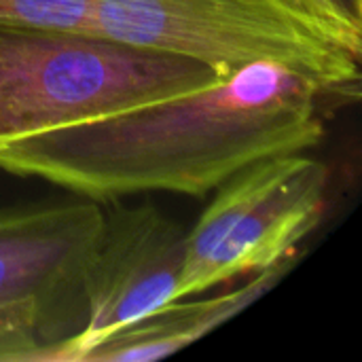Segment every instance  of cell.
Here are the masks:
<instances>
[{
  "label": "cell",
  "instance_id": "7",
  "mask_svg": "<svg viewBox=\"0 0 362 362\" xmlns=\"http://www.w3.org/2000/svg\"><path fill=\"white\" fill-rule=\"evenodd\" d=\"M299 257L301 255L297 252L276 267L255 274L252 280L233 293L193 301H172L148 318L108 335L85 352L81 362H148L172 356L240 316L246 308L267 295L297 265Z\"/></svg>",
  "mask_w": 362,
  "mask_h": 362
},
{
  "label": "cell",
  "instance_id": "1",
  "mask_svg": "<svg viewBox=\"0 0 362 362\" xmlns=\"http://www.w3.org/2000/svg\"><path fill=\"white\" fill-rule=\"evenodd\" d=\"M325 102L297 72L255 62L191 93L17 140L0 148V170L91 202L204 197L257 159L320 144Z\"/></svg>",
  "mask_w": 362,
  "mask_h": 362
},
{
  "label": "cell",
  "instance_id": "8",
  "mask_svg": "<svg viewBox=\"0 0 362 362\" xmlns=\"http://www.w3.org/2000/svg\"><path fill=\"white\" fill-rule=\"evenodd\" d=\"M0 19L89 30V0H0Z\"/></svg>",
  "mask_w": 362,
  "mask_h": 362
},
{
  "label": "cell",
  "instance_id": "6",
  "mask_svg": "<svg viewBox=\"0 0 362 362\" xmlns=\"http://www.w3.org/2000/svg\"><path fill=\"white\" fill-rule=\"evenodd\" d=\"M185 252L187 231L155 206L104 210L83 274V325L32 362H81L108 335L176 301Z\"/></svg>",
  "mask_w": 362,
  "mask_h": 362
},
{
  "label": "cell",
  "instance_id": "3",
  "mask_svg": "<svg viewBox=\"0 0 362 362\" xmlns=\"http://www.w3.org/2000/svg\"><path fill=\"white\" fill-rule=\"evenodd\" d=\"M221 78L204 62L91 30L0 19V148Z\"/></svg>",
  "mask_w": 362,
  "mask_h": 362
},
{
  "label": "cell",
  "instance_id": "9",
  "mask_svg": "<svg viewBox=\"0 0 362 362\" xmlns=\"http://www.w3.org/2000/svg\"><path fill=\"white\" fill-rule=\"evenodd\" d=\"M325 2L335 11H339L341 15H346L348 19H352L354 23L362 25V0H325Z\"/></svg>",
  "mask_w": 362,
  "mask_h": 362
},
{
  "label": "cell",
  "instance_id": "2",
  "mask_svg": "<svg viewBox=\"0 0 362 362\" xmlns=\"http://www.w3.org/2000/svg\"><path fill=\"white\" fill-rule=\"evenodd\" d=\"M89 30L212 66L274 62L331 100L361 98L362 25L325 0H89Z\"/></svg>",
  "mask_w": 362,
  "mask_h": 362
},
{
  "label": "cell",
  "instance_id": "5",
  "mask_svg": "<svg viewBox=\"0 0 362 362\" xmlns=\"http://www.w3.org/2000/svg\"><path fill=\"white\" fill-rule=\"evenodd\" d=\"M104 223L91 202L0 208V362H32L83 325V274Z\"/></svg>",
  "mask_w": 362,
  "mask_h": 362
},
{
  "label": "cell",
  "instance_id": "4",
  "mask_svg": "<svg viewBox=\"0 0 362 362\" xmlns=\"http://www.w3.org/2000/svg\"><path fill=\"white\" fill-rule=\"evenodd\" d=\"M329 185V165L305 151L257 159L221 182L187 231L176 301L295 257L325 218Z\"/></svg>",
  "mask_w": 362,
  "mask_h": 362
}]
</instances>
